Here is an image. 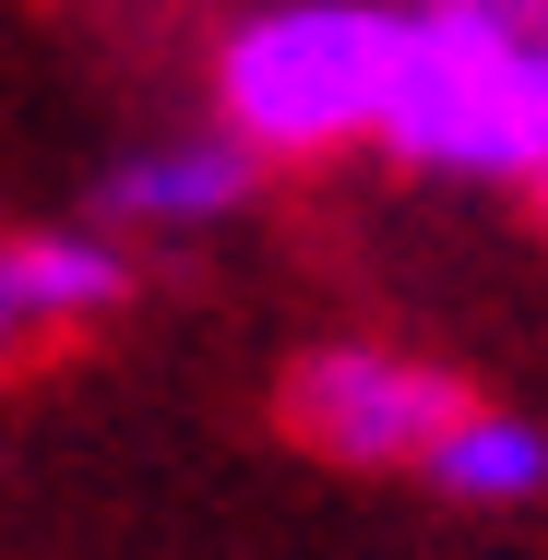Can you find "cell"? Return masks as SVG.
I'll return each instance as SVG.
<instances>
[{"mask_svg":"<svg viewBox=\"0 0 548 560\" xmlns=\"http://www.w3.org/2000/svg\"><path fill=\"white\" fill-rule=\"evenodd\" d=\"M453 418H465V382L430 358H394V346H311L287 370V430L323 465H358V477L418 465Z\"/></svg>","mask_w":548,"mask_h":560,"instance_id":"cell-3","label":"cell"},{"mask_svg":"<svg viewBox=\"0 0 548 560\" xmlns=\"http://www.w3.org/2000/svg\"><path fill=\"white\" fill-rule=\"evenodd\" d=\"M418 477H430L441 501L513 513V501H537V489H548V430H537V418H513V406H477V394H465V418L418 453Z\"/></svg>","mask_w":548,"mask_h":560,"instance_id":"cell-5","label":"cell"},{"mask_svg":"<svg viewBox=\"0 0 548 560\" xmlns=\"http://www.w3.org/2000/svg\"><path fill=\"white\" fill-rule=\"evenodd\" d=\"M0 262H12L36 335L48 323H108L119 299H131V262H119L108 226H24V238H0Z\"/></svg>","mask_w":548,"mask_h":560,"instance_id":"cell-6","label":"cell"},{"mask_svg":"<svg viewBox=\"0 0 548 560\" xmlns=\"http://www.w3.org/2000/svg\"><path fill=\"white\" fill-rule=\"evenodd\" d=\"M24 335H36V311H24V287H12V262H0V370L24 358Z\"/></svg>","mask_w":548,"mask_h":560,"instance_id":"cell-7","label":"cell"},{"mask_svg":"<svg viewBox=\"0 0 548 560\" xmlns=\"http://www.w3.org/2000/svg\"><path fill=\"white\" fill-rule=\"evenodd\" d=\"M263 191V155L238 143V131H167V143H131L108 179H96V215L108 226H155V238H191V226L238 215Z\"/></svg>","mask_w":548,"mask_h":560,"instance_id":"cell-4","label":"cell"},{"mask_svg":"<svg viewBox=\"0 0 548 560\" xmlns=\"http://www.w3.org/2000/svg\"><path fill=\"white\" fill-rule=\"evenodd\" d=\"M406 48V0H263L215 48V119L275 167V155H346L382 131Z\"/></svg>","mask_w":548,"mask_h":560,"instance_id":"cell-2","label":"cell"},{"mask_svg":"<svg viewBox=\"0 0 548 560\" xmlns=\"http://www.w3.org/2000/svg\"><path fill=\"white\" fill-rule=\"evenodd\" d=\"M370 143L430 179L548 191V0H406L394 96Z\"/></svg>","mask_w":548,"mask_h":560,"instance_id":"cell-1","label":"cell"}]
</instances>
